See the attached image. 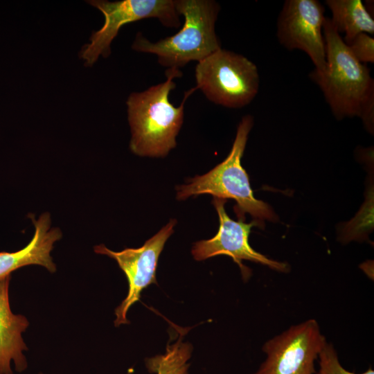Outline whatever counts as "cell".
Returning a JSON list of instances; mask_svg holds the SVG:
<instances>
[{
    "label": "cell",
    "mask_w": 374,
    "mask_h": 374,
    "mask_svg": "<svg viewBox=\"0 0 374 374\" xmlns=\"http://www.w3.org/2000/svg\"><path fill=\"white\" fill-rule=\"evenodd\" d=\"M191 353V346L182 342L180 337L175 344H168L164 354L147 359L146 366L156 374H184L188 371Z\"/></svg>",
    "instance_id": "cell-14"
},
{
    "label": "cell",
    "mask_w": 374,
    "mask_h": 374,
    "mask_svg": "<svg viewBox=\"0 0 374 374\" xmlns=\"http://www.w3.org/2000/svg\"><path fill=\"white\" fill-rule=\"evenodd\" d=\"M324 13V6L317 0H287L276 25L279 43L288 50L305 52L318 71H323L327 66Z\"/></svg>",
    "instance_id": "cell-8"
},
{
    "label": "cell",
    "mask_w": 374,
    "mask_h": 374,
    "mask_svg": "<svg viewBox=\"0 0 374 374\" xmlns=\"http://www.w3.org/2000/svg\"><path fill=\"white\" fill-rule=\"evenodd\" d=\"M253 125L252 116H243L227 157L204 175L195 177L188 184L178 186L177 199L184 200L202 194H211L214 197L224 199H233L236 202L235 211L239 217H244L248 213L256 220H278L271 207L253 196L248 175L241 164Z\"/></svg>",
    "instance_id": "cell-4"
},
{
    "label": "cell",
    "mask_w": 374,
    "mask_h": 374,
    "mask_svg": "<svg viewBox=\"0 0 374 374\" xmlns=\"http://www.w3.org/2000/svg\"><path fill=\"white\" fill-rule=\"evenodd\" d=\"M184 374H188V371L185 372Z\"/></svg>",
    "instance_id": "cell-17"
},
{
    "label": "cell",
    "mask_w": 374,
    "mask_h": 374,
    "mask_svg": "<svg viewBox=\"0 0 374 374\" xmlns=\"http://www.w3.org/2000/svg\"><path fill=\"white\" fill-rule=\"evenodd\" d=\"M10 276L0 280V374H14L28 366L24 351L28 348L22 334L29 326L27 318L12 312L9 299Z\"/></svg>",
    "instance_id": "cell-11"
},
{
    "label": "cell",
    "mask_w": 374,
    "mask_h": 374,
    "mask_svg": "<svg viewBox=\"0 0 374 374\" xmlns=\"http://www.w3.org/2000/svg\"><path fill=\"white\" fill-rule=\"evenodd\" d=\"M177 223L171 220L157 234L136 249L127 248L121 251H114L101 244L94 247L96 253L114 259L125 273L128 282V293L115 310V326L128 323L127 313L140 299L141 292L152 283H156V269L159 257L166 242L173 233Z\"/></svg>",
    "instance_id": "cell-9"
},
{
    "label": "cell",
    "mask_w": 374,
    "mask_h": 374,
    "mask_svg": "<svg viewBox=\"0 0 374 374\" xmlns=\"http://www.w3.org/2000/svg\"><path fill=\"white\" fill-rule=\"evenodd\" d=\"M166 80L141 92L129 96L128 121L132 137L131 151L141 157H163L177 145L176 137L182 126L184 105L197 89L185 91L178 107L169 100V94L176 87L174 78H180V70L167 69Z\"/></svg>",
    "instance_id": "cell-2"
},
{
    "label": "cell",
    "mask_w": 374,
    "mask_h": 374,
    "mask_svg": "<svg viewBox=\"0 0 374 374\" xmlns=\"http://www.w3.org/2000/svg\"><path fill=\"white\" fill-rule=\"evenodd\" d=\"M346 45L360 62L363 64L374 62V38L372 35L361 33Z\"/></svg>",
    "instance_id": "cell-16"
},
{
    "label": "cell",
    "mask_w": 374,
    "mask_h": 374,
    "mask_svg": "<svg viewBox=\"0 0 374 374\" xmlns=\"http://www.w3.org/2000/svg\"><path fill=\"white\" fill-rule=\"evenodd\" d=\"M318 359L319 369L317 374H374L371 368L362 373H355L345 369L339 362L333 345L327 341L320 351Z\"/></svg>",
    "instance_id": "cell-15"
},
{
    "label": "cell",
    "mask_w": 374,
    "mask_h": 374,
    "mask_svg": "<svg viewBox=\"0 0 374 374\" xmlns=\"http://www.w3.org/2000/svg\"><path fill=\"white\" fill-rule=\"evenodd\" d=\"M32 220L35 233L29 243L15 252H0V280L19 268L30 265L42 266L51 273L56 271L51 251L62 238V232L58 228L51 227V217L47 213L37 220Z\"/></svg>",
    "instance_id": "cell-12"
},
{
    "label": "cell",
    "mask_w": 374,
    "mask_h": 374,
    "mask_svg": "<svg viewBox=\"0 0 374 374\" xmlns=\"http://www.w3.org/2000/svg\"><path fill=\"white\" fill-rule=\"evenodd\" d=\"M326 4L333 26L339 34L344 33L346 44L361 33L374 34L373 18L361 0H326Z\"/></svg>",
    "instance_id": "cell-13"
},
{
    "label": "cell",
    "mask_w": 374,
    "mask_h": 374,
    "mask_svg": "<svg viewBox=\"0 0 374 374\" xmlns=\"http://www.w3.org/2000/svg\"><path fill=\"white\" fill-rule=\"evenodd\" d=\"M175 3L178 14L184 18L181 30L154 42L139 32L132 48L156 55L159 64L167 69L179 70L190 62H198L222 48L215 33L220 6L213 0H175Z\"/></svg>",
    "instance_id": "cell-3"
},
{
    "label": "cell",
    "mask_w": 374,
    "mask_h": 374,
    "mask_svg": "<svg viewBox=\"0 0 374 374\" xmlns=\"http://www.w3.org/2000/svg\"><path fill=\"white\" fill-rule=\"evenodd\" d=\"M39 374H44V373H39Z\"/></svg>",
    "instance_id": "cell-18"
},
{
    "label": "cell",
    "mask_w": 374,
    "mask_h": 374,
    "mask_svg": "<svg viewBox=\"0 0 374 374\" xmlns=\"http://www.w3.org/2000/svg\"><path fill=\"white\" fill-rule=\"evenodd\" d=\"M323 33L327 66L323 71L314 69L310 78L320 88L337 119L359 117L373 133L374 80L370 70L352 54L330 17H326Z\"/></svg>",
    "instance_id": "cell-1"
},
{
    "label": "cell",
    "mask_w": 374,
    "mask_h": 374,
    "mask_svg": "<svg viewBox=\"0 0 374 374\" xmlns=\"http://www.w3.org/2000/svg\"><path fill=\"white\" fill-rule=\"evenodd\" d=\"M196 87L211 102L240 109L252 102L260 87L256 65L244 55L220 48L195 66Z\"/></svg>",
    "instance_id": "cell-5"
},
{
    "label": "cell",
    "mask_w": 374,
    "mask_h": 374,
    "mask_svg": "<svg viewBox=\"0 0 374 374\" xmlns=\"http://www.w3.org/2000/svg\"><path fill=\"white\" fill-rule=\"evenodd\" d=\"M226 202L224 199L213 198L212 203L219 216L218 231L212 238L193 244L192 254L195 260L200 261L218 255L229 256L238 265L244 278L250 274L249 269L242 262L244 260L262 264L278 271H288L287 264L269 259L250 246L249 236L251 227L263 224L259 220L245 223L242 220L231 219L224 209Z\"/></svg>",
    "instance_id": "cell-10"
},
{
    "label": "cell",
    "mask_w": 374,
    "mask_h": 374,
    "mask_svg": "<svg viewBox=\"0 0 374 374\" xmlns=\"http://www.w3.org/2000/svg\"><path fill=\"white\" fill-rule=\"evenodd\" d=\"M326 341L314 319L292 326L264 344L266 358L253 374H315L314 362Z\"/></svg>",
    "instance_id": "cell-7"
},
{
    "label": "cell",
    "mask_w": 374,
    "mask_h": 374,
    "mask_svg": "<svg viewBox=\"0 0 374 374\" xmlns=\"http://www.w3.org/2000/svg\"><path fill=\"white\" fill-rule=\"evenodd\" d=\"M101 11L105 23L89 38L80 52L84 65L92 66L101 55L105 58L111 53L110 45L121 28L128 23L143 19L157 18L168 28H179L181 25L175 0H106L87 1Z\"/></svg>",
    "instance_id": "cell-6"
}]
</instances>
